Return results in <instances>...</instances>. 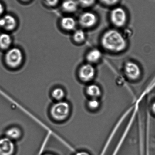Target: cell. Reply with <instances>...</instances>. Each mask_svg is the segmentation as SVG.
Returning a JSON list of instances; mask_svg holds the SVG:
<instances>
[{"mask_svg": "<svg viewBox=\"0 0 155 155\" xmlns=\"http://www.w3.org/2000/svg\"><path fill=\"white\" fill-rule=\"evenodd\" d=\"M79 5L76 0H64L62 3L61 8L65 13H73L76 11Z\"/></svg>", "mask_w": 155, "mask_h": 155, "instance_id": "cell-11", "label": "cell"}, {"mask_svg": "<svg viewBox=\"0 0 155 155\" xmlns=\"http://www.w3.org/2000/svg\"><path fill=\"white\" fill-rule=\"evenodd\" d=\"M100 103L98 98H91L88 102L87 106L92 110H96L99 108Z\"/></svg>", "mask_w": 155, "mask_h": 155, "instance_id": "cell-18", "label": "cell"}, {"mask_svg": "<svg viewBox=\"0 0 155 155\" xmlns=\"http://www.w3.org/2000/svg\"><path fill=\"white\" fill-rule=\"evenodd\" d=\"M4 12V7L2 3L0 2V17L2 15Z\"/></svg>", "mask_w": 155, "mask_h": 155, "instance_id": "cell-22", "label": "cell"}, {"mask_svg": "<svg viewBox=\"0 0 155 155\" xmlns=\"http://www.w3.org/2000/svg\"><path fill=\"white\" fill-rule=\"evenodd\" d=\"M111 22L115 27H122L126 23L127 16L126 12L122 8L116 7L110 12Z\"/></svg>", "mask_w": 155, "mask_h": 155, "instance_id": "cell-4", "label": "cell"}, {"mask_svg": "<svg viewBox=\"0 0 155 155\" xmlns=\"http://www.w3.org/2000/svg\"><path fill=\"white\" fill-rule=\"evenodd\" d=\"M73 39L77 43H82L84 42L86 39V34L81 29L75 30L72 35Z\"/></svg>", "mask_w": 155, "mask_h": 155, "instance_id": "cell-16", "label": "cell"}, {"mask_svg": "<svg viewBox=\"0 0 155 155\" xmlns=\"http://www.w3.org/2000/svg\"><path fill=\"white\" fill-rule=\"evenodd\" d=\"M102 54L101 51L97 48H94L90 50L86 55V59L88 63L93 64L99 61Z\"/></svg>", "mask_w": 155, "mask_h": 155, "instance_id": "cell-12", "label": "cell"}, {"mask_svg": "<svg viewBox=\"0 0 155 155\" xmlns=\"http://www.w3.org/2000/svg\"><path fill=\"white\" fill-rule=\"evenodd\" d=\"M51 96L57 101H63L65 96V91L62 88L56 87L52 91Z\"/></svg>", "mask_w": 155, "mask_h": 155, "instance_id": "cell-17", "label": "cell"}, {"mask_svg": "<svg viewBox=\"0 0 155 155\" xmlns=\"http://www.w3.org/2000/svg\"><path fill=\"white\" fill-rule=\"evenodd\" d=\"M96 0H77L79 5L83 7H91L95 4Z\"/></svg>", "mask_w": 155, "mask_h": 155, "instance_id": "cell-19", "label": "cell"}, {"mask_svg": "<svg viewBox=\"0 0 155 155\" xmlns=\"http://www.w3.org/2000/svg\"><path fill=\"white\" fill-rule=\"evenodd\" d=\"M71 111L69 103L66 101H57L51 106L50 115L55 120L61 122L69 117Z\"/></svg>", "mask_w": 155, "mask_h": 155, "instance_id": "cell-2", "label": "cell"}, {"mask_svg": "<svg viewBox=\"0 0 155 155\" xmlns=\"http://www.w3.org/2000/svg\"><path fill=\"white\" fill-rule=\"evenodd\" d=\"M61 27L65 31H71L75 30L76 26V21L71 16H65L62 18L60 21Z\"/></svg>", "mask_w": 155, "mask_h": 155, "instance_id": "cell-9", "label": "cell"}, {"mask_svg": "<svg viewBox=\"0 0 155 155\" xmlns=\"http://www.w3.org/2000/svg\"><path fill=\"white\" fill-rule=\"evenodd\" d=\"M22 136V131L17 127H11L5 132V137L13 141L19 139Z\"/></svg>", "mask_w": 155, "mask_h": 155, "instance_id": "cell-13", "label": "cell"}, {"mask_svg": "<svg viewBox=\"0 0 155 155\" xmlns=\"http://www.w3.org/2000/svg\"><path fill=\"white\" fill-rule=\"evenodd\" d=\"M44 155H54V154H46Z\"/></svg>", "mask_w": 155, "mask_h": 155, "instance_id": "cell-27", "label": "cell"}, {"mask_svg": "<svg viewBox=\"0 0 155 155\" xmlns=\"http://www.w3.org/2000/svg\"><path fill=\"white\" fill-rule=\"evenodd\" d=\"M96 75V70L93 65L88 63L82 65L78 72L79 78L84 83H89L94 78Z\"/></svg>", "mask_w": 155, "mask_h": 155, "instance_id": "cell-5", "label": "cell"}, {"mask_svg": "<svg viewBox=\"0 0 155 155\" xmlns=\"http://www.w3.org/2000/svg\"><path fill=\"white\" fill-rule=\"evenodd\" d=\"M74 155H91L89 153L86 151L78 152Z\"/></svg>", "mask_w": 155, "mask_h": 155, "instance_id": "cell-23", "label": "cell"}, {"mask_svg": "<svg viewBox=\"0 0 155 155\" xmlns=\"http://www.w3.org/2000/svg\"><path fill=\"white\" fill-rule=\"evenodd\" d=\"M151 109L153 112V113L155 114V101L153 103L152 105Z\"/></svg>", "mask_w": 155, "mask_h": 155, "instance_id": "cell-25", "label": "cell"}, {"mask_svg": "<svg viewBox=\"0 0 155 155\" xmlns=\"http://www.w3.org/2000/svg\"><path fill=\"white\" fill-rule=\"evenodd\" d=\"M60 0H44L45 4L50 7H54L59 4Z\"/></svg>", "mask_w": 155, "mask_h": 155, "instance_id": "cell-20", "label": "cell"}, {"mask_svg": "<svg viewBox=\"0 0 155 155\" xmlns=\"http://www.w3.org/2000/svg\"><path fill=\"white\" fill-rule=\"evenodd\" d=\"M100 1L106 5L112 6L117 3L119 0H100Z\"/></svg>", "mask_w": 155, "mask_h": 155, "instance_id": "cell-21", "label": "cell"}, {"mask_svg": "<svg viewBox=\"0 0 155 155\" xmlns=\"http://www.w3.org/2000/svg\"><path fill=\"white\" fill-rule=\"evenodd\" d=\"M102 46L110 52L119 53L123 51L127 47V42L120 32L115 29L106 31L101 38Z\"/></svg>", "mask_w": 155, "mask_h": 155, "instance_id": "cell-1", "label": "cell"}, {"mask_svg": "<svg viewBox=\"0 0 155 155\" xmlns=\"http://www.w3.org/2000/svg\"><path fill=\"white\" fill-rule=\"evenodd\" d=\"M124 71L127 78L133 81L139 80L142 74V71L139 65L133 61H128L126 63Z\"/></svg>", "mask_w": 155, "mask_h": 155, "instance_id": "cell-6", "label": "cell"}, {"mask_svg": "<svg viewBox=\"0 0 155 155\" xmlns=\"http://www.w3.org/2000/svg\"><path fill=\"white\" fill-rule=\"evenodd\" d=\"M5 60L8 66L14 69L18 68L22 64L23 60V54L19 48H10L6 53Z\"/></svg>", "mask_w": 155, "mask_h": 155, "instance_id": "cell-3", "label": "cell"}, {"mask_svg": "<svg viewBox=\"0 0 155 155\" xmlns=\"http://www.w3.org/2000/svg\"><path fill=\"white\" fill-rule=\"evenodd\" d=\"M86 92L91 98H98L101 96L102 91L101 88L98 85L91 84L86 87Z\"/></svg>", "mask_w": 155, "mask_h": 155, "instance_id": "cell-14", "label": "cell"}, {"mask_svg": "<svg viewBox=\"0 0 155 155\" xmlns=\"http://www.w3.org/2000/svg\"><path fill=\"white\" fill-rule=\"evenodd\" d=\"M15 150L14 141L5 136L0 138V155H13Z\"/></svg>", "mask_w": 155, "mask_h": 155, "instance_id": "cell-8", "label": "cell"}, {"mask_svg": "<svg viewBox=\"0 0 155 155\" xmlns=\"http://www.w3.org/2000/svg\"><path fill=\"white\" fill-rule=\"evenodd\" d=\"M4 25V22L2 17H0V28H3Z\"/></svg>", "mask_w": 155, "mask_h": 155, "instance_id": "cell-24", "label": "cell"}, {"mask_svg": "<svg viewBox=\"0 0 155 155\" xmlns=\"http://www.w3.org/2000/svg\"><path fill=\"white\" fill-rule=\"evenodd\" d=\"M98 20L96 15L93 12H86L80 15L79 22L83 28H90L95 26L98 22Z\"/></svg>", "mask_w": 155, "mask_h": 155, "instance_id": "cell-7", "label": "cell"}, {"mask_svg": "<svg viewBox=\"0 0 155 155\" xmlns=\"http://www.w3.org/2000/svg\"><path fill=\"white\" fill-rule=\"evenodd\" d=\"M21 1L23 2H29L30 1V0H21Z\"/></svg>", "mask_w": 155, "mask_h": 155, "instance_id": "cell-26", "label": "cell"}, {"mask_svg": "<svg viewBox=\"0 0 155 155\" xmlns=\"http://www.w3.org/2000/svg\"><path fill=\"white\" fill-rule=\"evenodd\" d=\"M4 25L3 28L8 31L14 30L17 25V22L15 17L10 14L5 15L2 17Z\"/></svg>", "mask_w": 155, "mask_h": 155, "instance_id": "cell-10", "label": "cell"}, {"mask_svg": "<svg viewBox=\"0 0 155 155\" xmlns=\"http://www.w3.org/2000/svg\"><path fill=\"white\" fill-rule=\"evenodd\" d=\"M12 43V36L8 33L0 34V48L3 50H8Z\"/></svg>", "mask_w": 155, "mask_h": 155, "instance_id": "cell-15", "label": "cell"}]
</instances>
